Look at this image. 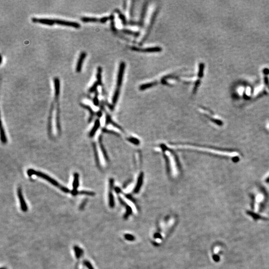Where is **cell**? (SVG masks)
<instances>
[{
	"label": "cell",
	"mask_w": 269,
	"mask_h": 269,
	"mask_svg": "<svg viewBox=\"0 0 269 269\" xmlns=\"http://www.w3.org/2000/svg\"><path fill=\"white\" fill-rule=\"evenodd\" d=\"M81 20L82 22L84 23L100 22V19H98L97 17H82Z\"/></svg>",
	"instance_id": "ac0fdd59"
},
{
	"label": "cell",
	"mask_w": 269,
	"mask_h": 269,
	"mask_svg": "<svg viewBox=\"0 0 269 269\" xmlns=\"http://www.w3.org/2000/svg\"><path fill=\"white\" fill-rule=\"evenodd\" d=\"M1 269H7L6 268H2Z\"/></svg>",
	"instance_id": "1f68e13d"
},
{
	"label": "cell",
	"mask_w": 269,
	"mask_h": 269,
	"mask_svg": "<svg viewBox=\"0 0 269 269\" xmlns=\"http://www.w3.org/2000/svg\"><path fill=\"white\" fill-rule=\"evenodd\" d=\"M125 68V63L124 62H122L120 65L119 71H118V74L117 87H116V90L115 91L113 95V98H112L113 104H115L117 103L118 97H119L120 90L121 86L122 85V80H123V78Z\"/></svg>",
	"instance_id": "6da1fadb"
},
{
	"label": "cell",
	"mask_w": 269,
	"mask_h": 269,
	"mask_svg": "<svg viewBox=\"0 0 269 269\" xmlns=\"http://www.w3.org/2000/svg\"><path fill=\"white\" fill-rule=\"evenodd\" d=\"M100 126V121L99 119H97L95 121L94 125L93 126V128L91 129V130L90 131V133H89V137L90 138L93 137L94 136L95 134L97 132V131L99 129Z\"/></svg>",
	"instance_id": "4fadbf2b"
},
{
	"label": "cell",
	"mask_w": 269,
	"mask_h": 269,
	"mask_svg": "<svg viewBox=\"0 0 269 269\" xmlns=\"http://www.w3.org/2000/svg\"><path fill=\"white\" fill-rule=\"evenodd\" d=\"M1 123V139L2 142L3 144H5L7 143V139L6 133H5L4 128L3 127L2 123Z\"/></svg>",
	"instance_id": "e0dca14e"
},
{
	"label": "cell",
	"mask_w": 269,
	"mask_h": 269,
	"mask_svg": "<svg viewBox=\"0 0 269 269\" xmlns=\"http://www.w3.org/2000/svg\"><path fill=\"white\" fill-rule=\"evenodd\" d=\"M79 195H88V196H94L95 193L93 191H78Z\"/></svg>",
	"instance_id": "cb8c5ba5"
},
{
	"label": "cell",
	"mask_w": 269,
	"mask_h": 269,
	"mask_svg": "<svg viewBox=\"0 0 269 269\" xmlns=\"http://www.w3.org/2000/svg\"><path fill=\"white\" fill-rule=\"evenodd\" d=\"M27 174L30 176L34 175V176H38L39 178H42L43 179H45V180L49 182V183H51L52 185H53L54 186L58 187L59 189L61 188V186H62L56 180H55V179L51 178L50 176H49L48 175H46L45 173H43L42 172L36 171V170H34L33 169H29L27 170Z\"/></svg>",
	"instance_id": "7a4b0ae2"
},
{
	"label": "cell",
	"mask_w": 269,
	"mask_h": 269,
	"mask_svg": "<svg viewBox=\"0 0 269 269\" xmlns=\"http://www.w3.org/2000/svg\"><path fill=\"white\" fill-rule=\"evenodd\" d=\"M54 87H55V101L58 102L59 95H60V81L58 78H55L53 79Z\"/></svg>",
	"instance_id": "8992f818"
},
{
	"label": "cell",
	"mask_w": 269,
	"mask_h": 269,
	"mask_svg": "<svg viewBox=\"0 0 269 269\" xmlns=\"http://www.w3.org/2000/svg\"><path fill=\"white\" fill-rule=\"evenodd\" d=\"M56 127H57V131L59 134L61 133V125H60V108H59V104L57 102V110H56Z\"/></svg>",
	"instance_id": "8fae6325"
},
{
	"label": "cell",
	"mask_w": 269,
	"mask_h": 269,
	"mask_svg": "<svg viewBox=\"0 0 269 269\" xmlns=\"http://www.w3.org/2000/svg\"><path fill=\"white\" fill-rule=\"evenodd\" d=\"M126 238L128 240H133V237L130 235H126Z\"/></svg>",
	"instance_id": "f546056e"
},
{
	"label": "cell",
	"mask_w": 269,
	"mask_h": 269,
	"mask_svg": "<svg viewBox=\"0 0 269 269\" xmlns=\"http://www.w3.org/2000/svg\"><path fill=\"white\" fill-rule=\"evenodd\" d=\"M98 92L97 90L95 92V94L94 97L93 99V104L95 106H98L99 105V101L98 98Z\"/></svg>",
	"instance_id": "d4e9b609"
},
{
	"label": "cell",
	"mask_w": 269,
	"mask_h": 269,
	"mask_svg": "<svg viewBox=\"0 0 269 269\" xmlns=\"http://www.w3.org/2000/svg\"><path fill=\"white\" fill-rule=\"evenodd\" d=\"M79 175L78 172H75L73 175V183H72V187H73V189L71 192L72 195L73 196H75L76 195H78V188L79 185Z\"/></svg>",
	"instance_id": "277c9868"
},
{
	"label": "cell",
	"mask_w": 269,
	"mask_h": 269,
	"mask_svg": "<svg viewBox=\"0 0 269 269\" xmlns=\"http://www.w3.org/2000/svg\"><path fill=\"white\" fill-rule=\"evenodd\" d=\"M110 20V17H102L100 19V22L102 23H106L108 20Z\"/></svg>",
	"instance_id": "83f0119b"
},
{
	"label": "cell",
	"mask_w": 269,
	"mask_h": 269,
	"mask_svg": "<svg viewBox=\"0 0 269 269\" xmlns=\"http://www.w3.org/2000/svg\"><path fill=\"white\" fill-rule=\"evenodd\" d=\"M80 105H81L82 107H83V108L86 109L89 112L90 117H89V119H88V123H90L93 120V118H94L95 115L94 111L93 110V109H92V108L89 105L83 104V103H81Z\"/></svg>",
	"instance_id": "7c38bea8"
},
{
	"label": "cell",
	"mask_w": 269,
	"mask_h": 269,
	"mask_svg": "<svg viewBox=\"0 0 269 269\" xmlns=\"http://www.w3.org/2000/svg\"><path fill=\"white\" fill-rule=\"evenodd\" d=\"M102 71V69L101 67L99 66V67H98L97 73V74H96V78H97V80L98 82L99 83V85H101L102 84L101 76Z\"/></svg>",
	"instance_id": "d6986e66"
},
{
	"label": "cell",
	"mask_w": 269,
	"mask_h": 269,
	"mask_svg": "<svg viewBox=\"0 0 269 269\" xmlns=\"http://www.w3.org/2000/svg\"><path fill=\"white\" fill-rule=\"evenodd\" d=\"M74 250L75 254V256L76 257V258L78 259L80 258V257L83 254V251L77 246H75L74 247Z\"/></svg>",
	"instance_id": "7402d4cb"
},
{
	"label": "cell",
	"mask_w": 269,
	"mask_h": 269,
	"mask_svg": "<svg viewBox=\"0 0 269 269\" xmlns=\"http://www.w3.org/2000/svg\"><path fill=\"white\" fill-rule=\"evenodd\" d=\"M86 56H87V54L85 52H82L79 55L76 66V71L78 73H79L81 71L83 62L84 61Z\"/></svg>",
	"instance_id": "ba28073f"
},
{
	"label": "cell",
	"mask_w": 269,
	"mask_h": 269,
	"mask_svg": "<svg viewBox=\"0 0 269 269\" xmlns=\"http://www.w3.org/2000/svg\"><path fill=\"white\" fill-rule=\"evenodd\" d=\"M204 64L203 63H201L199 65V70L198 72V77L199 79L203 78L204 74Z\"/></svg>",
	"instance_id": "ffe728a7"
},
{
	"label": "cell",
	"mask_w": 269,
	"mask_h": 269,
	"mask_svg": "<svg viewBox=\"0 0 269 269\" xmlns=\"http://www.w3.org/2000/svg\"><path fill=\"white\" fill-rule=\"evenodd\" d=\"M109 186H110V191L109 193V205H110L111 207H113L114 206V198H113V193H112V188L113 186V179H110Z\"/></svg>",
	"instance_id": "30bf717a"
},
{
	"label": "cell",
	"mask_w": 269,
	"mask_h": 269,
	"mask_svg": "<svg viewBox=\"0 0 269 269\" xmlns=\"http://www.w3.org/2000/svg\"><path fill=\"white\" fill-rule=\"evenodd\" d=\"M84 264L88 269H94L92 265L88 261H85L84 262Z\"/></svg>",
	"instance_id": "484cf974"
},
{
	"label": "cell",
	"mask_w": 269,
	"mask_h": 269,
	"mask_svg": "<svg viewBox=\"0 0 269 269\" xmlns=\"http://www.w3.org/2000/svg\"><path fill=\"white\" fill-rule=\"evenodd\" d=\"M99 84L98 82L97 81H96L94 83H93V84L92 85L91 87H90V88L89 89V92L90 93H93V92H95L97 91V89L98 86H99Z\"/></svg>",
	"instance_id": "603a6c76"
},
{
	"label": "cell",
	"mask_w": 269,
	"mask_h": 269,
	"mask_svg": "<svg viewBox=\"0 0 269 269\" xmlns=\"http://www.w3.org/2000/svg\"><path fill=\"white\" fill-rule=\"evenodd\" d=\"M53 21H54V24H59L60 26L71 27H75L76 29H79L81 27L80 24L77 22H71L60 19H53Z\"/></svg>",
	"instance_id": "3957f363"
},
{
	"label": "cell",
	"mask_w": 269,
	"mask_h": 269,
	"mask_svg": "<svg viewBox=\"0 0 269 269\" xmlns=\"http://www.w3.org/2000/svg\"><path fill=\"white\" fill-rule=\"evenodd\" d=\"M60 189L62 191L64 192L65 193H69L70 192V190H69L68 188H66V187H65V186H61V188H60Z\"/></svg>",
	"instance_id": "4316f807"
},
{
	"label": "cell",
	"mask_w": 269,
	"mask_h": 269,
	"mask_svg": "<svg viewBox=\"0 0 269 269\" xmlns=\"http://www.w3.org/2000/svg\"><path fill=\"white\" fill-rule=\"evenodd\" d=\"M53 110V103H52L51 107H50L49 114V120H48V131H49V136H51V133H52V117Z\"/></svg>",
	"instance_id": "5bb4252c"
},
{
	"label": "cell",
	"mask_w": 269,
	"mask_h": 269,
	"mask_svg": "<svg viewBox=\"0 0 269 269\" xmlns=\"http://www.w3.org/2000/svg\"><path fill=\"white\" fill-rule=\"evenodd\" d=\"M99 144L102 153L103 154V157H104L105 160L108 162L109 160L108 159V156L107 153H106V150L105 149L104 146L102 143V136H100L99 137Z\"/></svg>",
	"instance_id": "2e32d148"
},
{
	"label": "cell",
	"mask_w": 269,
	"mask_h": 269,
	"mask_svg": "<svg viewBox=\"0 0 269 269\" xmlns=\"http://www.w3.org/2000/svg\"><path fill=\"white\" fill-rule=\"evenodd\" d=\"M17 196H18L19 201L20 202L21 208L23 212H27V205L26 204V201H24V198L23 193H22V188H21V187H19L17 188Z\"/></svg>",
	"instance_id": "5b68a950"
},
{
	"label": "cell",
	"mask_w": 269,
	"mask_h": 269,
	"mask_svg": "<svg viewBox=\"0 0 269 269\" xmlns=\"http://www.w3.org/2000/svg\"><path fill=\"white\" fill-rule=\"evenodd\" d=\"M32 21L33 23H40L42 24H46V25H48V26H53V24H55L53 19L33 17L32 19Z\"/></svg>",
	"instance_id": "52a82bcc"
},
{
	"label": "cell",
	"mask_w": 269,
	"mask_h": 269,
	"mask_svg": "<svg viewBox=\"0 0 269 269\" xmlns=\"http://www.w3.org/2000/svg\"><path fill=\"white\" fill-rule=\"evenodd\" d=\"M86 202H87V199H85L84 201L82 203L81 205V206H80V208L81 209H82L84 207L85 205L86 204Z\"/></svg>",
	"instance_id": "f1b7e54d"
},
{
	"label": "cell",
	"mask_w": 269,
	"mask_h": 269,
	"mask_svg": "<svg viewBox=\"0 0 269 269\" xmlns=\"http://www.w3.org/2000/svg\"><path fill=\"white\" fill-rule=\"evenodd\" d=\"M96 114L97 115L98 117L99 118L101 117L102 116V113L101 111H98L97 113H96Z\"/></svg>",
	"instance_id": "4dcf8cb0"
},
{
	"label": "cell",
	"mask_w": 269,
	"mask_h": 269,
	"mask_svg": "<svg viewBox=\"0 0 269 269\" xmlns=\"http://www.w3.org/2000/svg\"><path fill=\"white\" fill-rule=\"evenodd\" d=\"M156 82H150V83H146L144 84L141 85L140 86V89L141 90H145V89H147L151 87L152 86H154L156 84Z\"/></svg>",
	"instance_id": "44dd1931"
},
{
	"label": "cell",
	"mask_w": 269,
	"mask_h": 269,
	"mask_svg": "<svg viewBox=\"0 0 269 269\" xmlns=\"http://www.w3.org/2000/svg\"><path fill=\"white\" fill-rule=\"evenodd\" d=\"M93 146V150H94V153L95 159V162L96 163V165L97 166L98 168H100V162L99 160V156H98V152L97 149L96 147V144L95 143H93L92 144Z\"/></svg>",
	"instance_id": "9a60e30c"
},
{
	"label": "cell",
	"mask_w": 269,
	"mask_h": 269,
	"mask_svg": "<svg viewBox=\"0 0 269 269\" xmlns=\"http://www.w3.org/2000/svg\"><path fill=\"white\" fill-rule=\"evenodd\" d=\"M132 49L138 52H157L162 51V49L160 47H149L146 49H141L137 47H132Z\"/></svg>",
	"instance_id": "9c48e42d"
}]
</instances>
